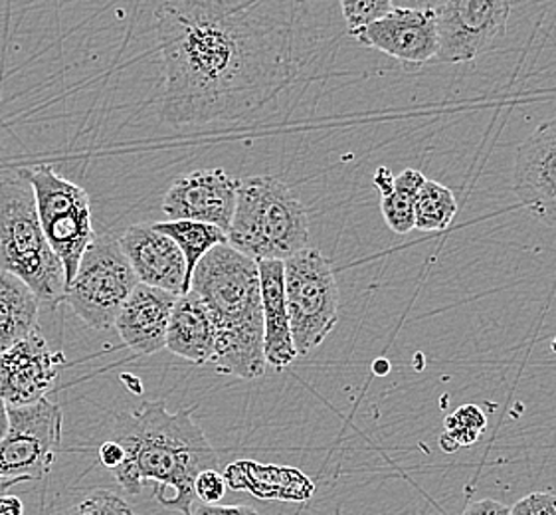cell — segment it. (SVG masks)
Returning a JSON list of instances; mask_svg holds the SVG:
<instances>
[{"mask_svg": "<svg viewBox=\"0 0 556 515\" xmlns=\"http://www.w3.org/2000/svg\"><path fill=\"white\" fill-rule=\"evenodd\" d=\"M189 290L208 305L216 324L212 365L244 381L260 379L267 363L256 260L228 244L212 248L192 272Z\"/></svg>", "mask_w": 556, "mask_h": 515, "instance_id": "cell-3", "label": "cell"}, {"mask_svg": "<svg viewBox=\"0 0 556 515\" xmlns=\"http://www.w3.org/2000/svg\"><path fill=\"white\" fill-rule=\"evenodd\" d=\"M165 349L199 367L212 365L216 355V324L208 305L194 291L177 296Z\"/></svg>", "mask_w": 556, "mask_h": 515, "instance_id": "cell-18", "label": "cell"}, {"mask_svg": "<svg viewBox=\"0 0 556 515\" xmlns=\"http://www.w3.org/2000/svg\"><path fill=\"white\" fill-rule=\"evenodd\" d=\"M553 351H555V353H556V339H555V341H553Z\"/></svg>", "mask_w": 556, "mask_h": 515, "instance_id": "cell-36", "label": "cell"}, {"mask_svg": "<svg viewBox=\"0 0 556 515\" xmlns=\"http://www.w3.org/2000/svg\"><path fill=\"white\" fill-rule=\"evenodd\" d=\"M257 269L264 315V355L267 365L283 370L300 357L293 346L290 315L286 305L283 260H260Z\"/></svg>", "mask_w": 556, "mask_h": 515, "instance_id": "cell-17", "label": "cell"}, {"mask_svg": "<svg viewBox=\"0 0 556 515\" xmlns=\"http://www.w3.org/2000/svg\"><path fill=\"white\" fill-rule=\"evenodd\" d=\"M394 9H412V11L440 12L445 0H392Z\"/></svg>", "mask_w": 556, "mask_h": 515, "instance_id": "cell-31", "label": "cell"}, {"mask_svg": "<svg viewBox=\"0 0 556 515\" xmlns=\"http://www.w3.org/2000/svg\"><path fill=\"white\" fill-rule=\"evenodd\" d=\"M228 247L260 260H288L309 247V214L290 187L271 175L238 179Z\"/></svg>", "mask_w": 556, "mask_h": 515, "instance_id": "cell-4", "label": "cell"}, {"mask_svg": "<svg viewBox=\"0 0 556 515\" xmlns=\"http://www.w3.org/2000/svg\"><path fill=\"white\" fill-rule=\"evenodd\" d=\"M0 515H24V504L21 498L2 493L0 495Z\"/></svg>", "mask_w": 556, "mask_h": 515, "instance_id": "cell-32", "label": "cell"}, {"mask_svg": "<svg viewBox=\"0 0 556 515\" xmlns=\"http://www.w3.org/2000/svg\"><path fill=\"white\" fill-rule=\"evenodd\" d=\"M511 515H556V495L548 492H534L525 495L509 507Z\"/></svg>", "mask_w": 556, "mask_h": 515, "instance_id": "cell-27", "label": "cell"}, {"mask_svg": "<svg viewBox=\"0 0 556 515\" xmlns=\"http://www.w3.org/2000/svg\"><path fill=\"white\" fill-rule=\"evenodd\" d=\"M356 42L375 48L404 66H424L438 56V12L392 9L379 21L368 24L356 36Z\"/></svg>", "mask_w": 556, "mask_h": 515, "instance_id": "cell-14", "label": "cell"}, {"mask_svg": "<svg viewBox=\"0 0 556 515\" xmlns=\"http://www.w3.org/2000/svg\"><path fill=\"white\" fill-rule=\"evenodd\" d=\"M192 515H260L248 505L204 504Z\"/></svg>", "mask_w": 556, "mask_h": 515, "instance_id": "cell-29", "label": "cell"}, {"mask_svg": "<svg viewBox=\"0 0 556 515\" xmlns=\"http://www.w3.org/2000/svg\"><path fill=\"white\" fill-rule=\"evenodd\" d=\"M18 175L33 187L40 225L50 247L62 260L70 284L86 248L96 238L88 191L58 175L52 165L18 168Z\"/></svg>", "mask_w": 556, "mask_h": 515, "instance_id": "cell-7", "label": "cell"}, {"mask_svg": "<svg viewBox=\"0 0 556 515\" xmlns=\"http://www.w3.org/2000/svg\"><path fill=\"white\" fill-rule=\"evenodd\" d=\"M513 191L536 221L556 226V117L536 125L517 149Z\"/></svg>", "mask_w": 556, "mask_h": 515, "instance_id": "cell-12", "label": "cell"}, {"mask_svg": "<svg viewBox=\"0 0 556 515\" xmlns=\"http://www.w3.org/2000/svg\"><path fill=\"white\" fill-rule=\"evenodd\" d=\"M462 515H511L509 507L501 504L497 500H479L466 507V512Z\"/></svg>", "mask_w": 556, "mask_h": 515, "instance_id": "cell-30", "label": "cell"}, {"mask_svg": "<svg viewBox=\"0 0 556 515\" xmlns=\"http://www.w3.org/2000/svg\"><path fill=\"white\" fill-rule=\"evenodd\" d=\"M119 240L139 284L182 293L187 262L173 238L159 233L153 225H135Z\"/></svg>", "mask_w": 556, "mask_h": 515, "instance_id": "cell-15", "label": "cell"}, {"mask_svg": "<svg viewBox=\"0 0 556 515\" xmlns=\"http://www.w3.org/2000/svg\"><path fill=\"white\" fill-rule=\"evenodd\" d=\"M192 411L170 413L165 401H147L117 416L113 440L122 444L125 460L113 476L125 492L139 493L146 483H153L159 504L192 515L197 476L218 468L220 462Z\"/></svg>", "mask_w": 556, "mask_h": 515, "instance_id": "cell-2", "label": "cell"}, {"mask_svg": "<svg viewBox=\"0 0 556 515\" xmlns=\"http://www.w3.org/2000/svg\"><path fill=\"white\" fill-rule=\"evenodd\" d=\"M375 370L380 373V375H387L389 373V361H384V359H379L377 363H375Z\"/></svg>", "mask_w": 556, "mask_h": 515, "instance_id": "cell-35", "label": "cell"}, {"mask_svg": "<svg viewBox=\"0 0 556 515\" xmlns=\"http://www.w3.org/2000/svg\"><path fill=\"white\" fill-rule=\"evenodd\" d=\"M123 460H125V450H123L122 444L117 440H108V442L101 444L100 462L105 468H110L113 472L122 464Z\"/></svg>", "mask_w": 556, "mask_h": 515, "instance_id": "cell-28", "label": "cell"}, {"mask_svg": "<svg viewBox=\"0 0 556 515\" xmlns=\"http://www.w3.org/2000/svg\"><path fill=\"white\" fill-rule=\"evenodd\" d=\"M40 302L21 278L0 268V351L12 348L38 327Z\"/></svg>", "mask_w": 556, "mask_h": 515, "instance_id": "cell-19", "label": "cell"}, {"mask_svg": "<svg viewBox=\"0 0 556 515\" xmlns=\"http://www.w3.org/2000/svg\"><path fill=\"white\" fill-rule=\"evenodd\" d=\"M394 9L392 0H341V12L345 18L346 33L356 38L368 24L379 21Z\"/></svg>", "mask_w": 556, "mask_h": 515, "instance_id": "cell-24", "label": "cell"}, {"mask_svg": "<svg viewBox=\"0 0 556 515\" xmlns=\"http://www.w3.org/2000/svg\"><path fill=\"white\" fill-rule=\"evenodd\" d=\"M137 284L119 240L110 235L96 236L66 286L64 302L88 327L108 331Z\"/></svg>", "mask_w": 556, "mask_h": 515, "instance_id": "cell-8", "label": "cell"}, {"mask_svg": "<svg viewBox=\"0 0 556 515\" xmlns=\"http://www.w3.org/2000/svg\"><path fill=\"white\" fill-rule=\"evenodd\" d=\"M9 432V404L0 397V440Z\"/></svg>", "mask_w": 556, "mask_h": 515, "instance_id": "cell-34", "label": "cell"}, {"mask_svg": "<svg viewBox=\"0 0 556 515\" xmlns=\"http://www.w3.org/2000/svg\"><path fill=\"white\" fill-rule=\"evenodd\" d=\"M513 0H445L438 12L442 64H468L488 52L503 36Z\"/></svg>", "mask_w": 556, "mask_h": 515, "instance_id": "cell-10", "label": "cell"}, {"mask_svg": "<svg viewBox=\"0 0 556 515\" xmlns=\"http://www.w3.org/2000/svg\"><path fill=\"white\" fill-rule=\"evenodd\" d=\"M226 490H228V482H226L224 474L216 468L202 470L194 480V495L204 504H218Z\"/></svg>", "mask_w": 556, "mask_h": 515, "instance_id": "cell-26", "label": "cell"}, {"mask_svg": "<svg viewBox=\"0 0 556 515\" xmlns=\"http://www.w3.org/2000/svg\"><path fill=\"white\" fill-rule=\"evenodd\" d=\"M238 199V179L224 168H201L180 175L168 187L163 213L168 221H197L230 228Z\"/></svg>", "mask_w": 556, "mask_h": 515, "instance_id": "cell-13", "label": "cell"}, {"mask_svg": "<svg viewBox=\"0 0 556 515\" xmlns=\"http://www.w3.org/2000/svg\"><path fill=\"white\" fill-rule=\"evenodd\" d=\"M66 365V355L50 348L36 327L18 343L0 351L2 401L9 406H26L45 399Z\"/></svg>", "mask_w": 556, "mask_h": 515, "instance_id": "cell-11", "label": "cell"}, {"mask_svg": "<svg viewBox=\"0 0 556 515\" xmlns=\"http://www.w3.org/2000/svg\"><path fill=\"white\" fill-rule=\"evenodd\" d=\"M283 281L293 346L305 357L339 322V286L329 260L312 247L283 260Z\"/></svg>", "mask_w": 556, "mask_h": 515, "instance_id": "cell-6", "label": "cell"}, {"mask_svg": "<svg viewBox=\"0 0 556 515\" xmlns=\"http://www.w3.org/2000/svg\"><path fill=\"white\" fill-rule=\"evenodd\" d=\"M131 505L122 495L110 490H93L86 493L78 504L72 505L64 515H131Z\"/></svg>", "mask_w": 556, "mask_h": 515, "instance_id": "cell-25", "label": "cell"}, {"mask_svg": "<svg viewBox=\"0 0 556 515\" xmlns=\"http://www.w3.org/2000/svg\"><path fill=\"white\" fill-rule=\"evenodd\" d=\"M424 180L426 177L418 168H404L394 175L392 191L380 194V213L392 233L408 235L414 230V201Z\"/></svg>", "mask_w": 556, "mask_h": 515, "instance_id": "cell-21", "label": "cell"}, {"mask_svg": "<svg viewBox=\"0 0 556 515\" xmlns=\"http://www.w3.org/2000/svg\"><path fill=\"white\" fill-rule=\"evenodd\" d=\"M0 268L36 293L40 305L58 307L66 298V272L46 238L30 183L16 175L0 180Z\"/></svg>", "mask_w": 556, "mask_h": 515, "instance_id": "cell-5", "label": "cell"}, {"mask_svg": "<svg viewBox=\"0 0 556 515\" xmlns=\"http://www.w3.org/2000/svg\"><path fill=\"white\" fill-rule=\"evenodd\" d=\"M372 183H375L379 194H387V192L392 191V187H394V173H392L389 167H379L377 168V173H375Z\"/></svg>", "mask_w": 556, "mask_h": 515, "instance_id": "cell-33", "label": "cell"}, {"mask_svg": "<svg viewBox=\"0 0 556 515\" xmlns=\"http://www.w3.org/2000/svg\"><path fill=\"white\" fill-rule=\"evenodd\" d=\"M457 211L459 206L452 189L426 179L414 201V228L422 233H440L452 225Z\"/></svg>", "mask_w": 556, "mask_h": 515, "instance_id": "cell-22", "label": "cell"}, {"mask_svg": "<svg viewBox=\"0 0 556 515\" xmlns=\"http://www.w3.org/2000/svg\"><path fill=\"white\" fill-rule=\"evenodd\" d=\"M177 293L161 288L137 284L127 302L123 303L113 327L123 343L135 353L153 355L165 349L168 322Z\"/></svg>", "mask_w": 556, "mask_h": 515, "instance_id": "cell-16", "label": "cell"}, {"mask_svg": "<svg viewBox=\"0 0 556 515\" xmlns=\"http://www.w3.org/2000/svg\"><path fill=\"white\" fill-rule=\"evenodd\" d=\"M271 0H161V115L173 127L244 117L288 78V30Z\"/></svg>", "mask_w": 556, "mask_h": 515, "instance_id": "cell-1", "label": "cell"}, {"mask_svg": "<svg viewBox=\"0 0 556 515\" xmlns=\"http://www.w3.org/2000/svg\"><path fill=\"white\" fill-rule=\"evenodd\" d=\"M131 515H137V514H131Z\"/></svg>", "mask_w": 556, "mask_h": 515, "instance_id": "cell-37", "label": "cell"}, {"mask_svg": "<svg viewBox=\"0 0 556 515\" xmlns=\"http://www.w3.org/2000/svg\"><path fill=\"white\" fill-rule=\"evenodd\" d=\"M488 426V418L476 404L459 406L456 413L445 418L444 435L440 437V447L444 452H456L462 447L476 444Z\"/></svg>", "mask_w": 556, "mask_h": 515, "instance_id": "cell-23", "label": "cell"}, {"mask_svg": "<svg viewBox=\"0 0 556 515\" xmlns=\"http://www.w3.org/2000/svg\"><path fill=\"white\" fill-rule=\"evenodd\" d=\"M62 442V411L40 399L9 406V432L0 440V478L42 480L56 462Z\"/></svg>", "mask_w": 556, "mask_h": 515, "instance_id": "cell-9", "label": "cell"}, {"mask_svg": "<svg viewBox=\"0 0 556 515\" xmlns=\"http://www.w3.org/2000/svg\"><path fill=\"white\" fill-rule=\"evenodd\" d=\"M153 228L168 238H173L185 256L187 274H185L182 293L189 291L192 272L199 266L202 258L206 256L212 248L228 242L223 228L206 225V223H197V221H167V223H155Z\"/></svg>", "mask_w": 556, "mask_h": 515, "instance_id": "cell-20", "label": "cell"}]
</instances>
